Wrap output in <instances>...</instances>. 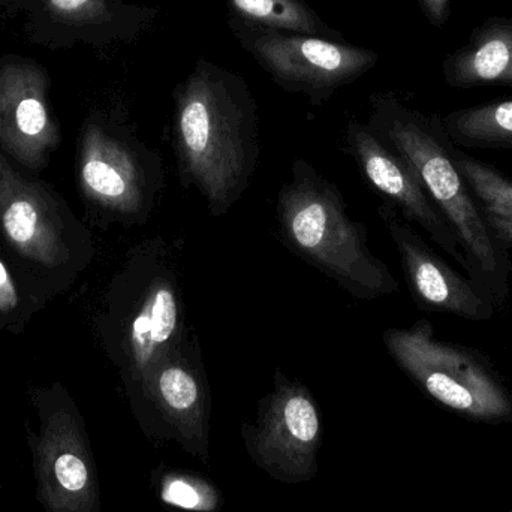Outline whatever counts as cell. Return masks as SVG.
I'll return each instance as SVG.
<instances>
[{"label":"cell","instance_id":"cell-1","mask_svg":"<svg viewBox=\"0 0 512 512\" xmlns=\"http://www.w3.org/2000/svg\"><path fill=\"white\" fill-rule=\"evenodd\" d=\"M173 144L182 185L200 192L210 215H227L258 165V107L248 83L198 60L174 90Z\"/></svg>","mask_w":512,"mask_h":512},{"label":"cell","instance_id":"cell-2","mask_svg":"<svg viewBox=\"0 0 512 512\" xmlns=\"http://www.w3.org/2000/svg\"><path fill=\"white\" fill-rule=\"evenodd\" d=\"M93 325L129 387H144L156 363L188 339L176 255L167 240H144L126 254L102 294Z\"/></svg>","mask_w":512,"mask_h":512},{"label":"cell","instance_id":"cell-3","mask_svg":"<svg viewBox=\"0 0 512 512\" xmlns=\"http://www.w3.org/2000/svg\"><path fill=\"white\" fill-rule=\"evenodd\" d=\"M366 125L412 165L456 234L468 261L469 277L486 286L496 306H502L510 294V254L493 239L465 177L454 165V144L445 132L441 114L415 110L394 93H375L370 98Z\"/></svg>","mask_w":512,"mask_h":512},{"label":"cell","instance_id":"cell-4","mask_svg":"<svg viewBox=\"0 0 512 512\" xmlns=\"http://www.w3.org/2000/svg\"><path fill=\"white\" fill-rule=\"evenodd\" d=\"M277 224L289 251L360 300L399 292L388 265L369 248L366 225L348 215L342 192L309 162L295 159L277 195Z\"/></svg>","mask_w":512,"mask_h":512},{"label":"cell","instance_id":"cell-5","mask_svg":"<svg viewBox=\"0 0 512 512\" xmlns=\"http://www.w3.org/2000/svg\"><path fill=\"white\" fill-rule=\"evenodd\" d=\"M0 243L50 298L68 291L96 256L92 233L65 198L3 153Z\"/></svg>","mask_w":512,"mask_h":512},{"label":"cell","instance_id":"cell-6","mask_svg":"<svg viewBox=\"0 0 512 512\" xmlns=\"http://www.w3.org/2000/svg\"><path fill=\"white\" fill-rule=\"evenodd\" d=\"M77 186L98 224L149 222L165 185L164 162L119 117L93 110L77 141Z\"/></svg>","mask_w":512,"mask_h":512},{"label":"cell","instance_id":"cell-7","mask_svg":"<svg viewBox=\"0 0 512 512\" xmlns=\"http://www.w3.org/2000/svg\"><path fill=\"white\" fill-rule=\"evenodd\" d=\"M382 342L397 366L451 411L490 423L512 417L511 393L489 358L469 346L438 339L427 319L409 328H390Z\"/></svg>","mask_w":512,"mask_h":512},{"label":"cell","instance_id":"cell-8","mask_svg":"<svg viewBox=\"0 0 512 512\" xmlns=\"http://www.w3.org/2000/svg\"><path fill=\"white\" fill-rule=\"evenodd\" d=\"M38 429L26 424L35 499L44 512H98L83 417L65 385L32 387Z\"/></svg>","mask_w":512,"mask_h":512},{"label":"cell","instance_id":"cell-9","mask_svg":"<svg viewBox=\"0 0 512 512\" xmlns=\"http://www.w3.org/2000/svg\"><path fill=\"white\" fill-rule=\"evenodd\" d=\"M228 24L277 86L301 93L313 105L322 104L340 87L363 77L379 60L375 51L345 41L268 29L231 17Z\"/></svg>","mask_w":512,"mask_h":512},{"label":"cell","instance_id":"cell-10","mask_svg":"<svg viewBox=\"0 0 512 512\" xmlns=\"http://www.w3.org/2000/svg\"><path fill=\"white\" fill-rule=\"evenodd\" d=\"M50 72L32 57H0V153L38 177L62 144L51 105Z\"/></svg>","mask_w":512,"mask_h":512},{"label":"cell","instance_id":"cell-11","mask_svg":"<svg viewBox=\"0 0 512 512\" xmlns=\"http://www.w3.org/2000/svg\"><path fill=\"white\" fill-rule=\"evenodd\" d=\"M20 12L32 44L63 50L128 44L149 29L159 9L126 0H21Z\"/></svg>","mask_w":512,"mask_h":512},{"label":"cell","instance_id":"cell-12","mask_svg":"<svg viewBox=\"0 0 512 512\" xmlns=\"http://www.w3.org/2000/svg\"><path fill=\"white\" fill-rule=\"evenodd\" d=\"M379 215L399 252L406 283L418 309L474 322L490 321L495 316L498 306L486 286L451 267L393 207L382 204Z\"/></svg>","mask_w":512,"mask_h":512},{"label":"cell","instance_id":"cell-13","mask_svg":"<svg viewBox=\"0 0 512 512\" xmlns=\"http://www.w3.org/2000/svg\"><path fill=\"white\" fill-rule=\"evenodd\" d=\"M346 144L364 179L384 198L385 204L402 213L406 222L417 224L469 276L468 261L456 234L427 194L412 165L379 140L366 123L357 120L346 126Z\"/></svg>","mask_w":512,"mask_h":512},{"label":"cell","instance_id":"cell-14","mask_svg":"<svg viewBox=\"0 0 512 512\" xmlns=\"http://www.w3.org/2000/svg\"><path fill=\"white\" fill-rule=\"evenodd\" d=\"M442 75L453 89L512 87V18L478 24L468 42L445 57Z\"/></svg>","mask_w":512,"mask_h":512},{"label":"cell","instance_id":"cell-15","mask_svg":"<svg viewBox=\"0 0 512 512\" xmlns=\"http://www.w3.org/2000/svg\"><path fill=\"white\" fill-rule=\"evenodd\" d=\"M454 165L465 177L484 224L504 251H512V179L460 147L451 149Z\"/></svg>","mask_w":512,"mask_h":512},{"label":"cell","instance_id":"cell-16","mask_svg":"<svg viewBox=\"0 0 512 512\" xmlns=\"http://www.w3.org/2000/svg\"><path fill=\"white\" fill-rule=\"evenodd\" d=\"M451 143L460 149L512 150V99H496L442 116Z\"/></svg>","mask_w":512,"mask_h":512},{"label":"cell","instance_id":"cell-17","mask_svg":"<svg viewBox=\"0 0 512 512\" xmlns=\"http://www.w3.org/2000/svg\"><path fill=\"white\" fill-rule=\"evenodd\" d=\"M230 17L268 29L288 30L345 41L306 0H225Z\"/></svg>","mask_w":512,"mask_h":512},{"label":"cell","instance_id":"cell-18","mask_svg":"<svg viewBox=\"0 0 512 512\" xmlns=\"http://www.w3.org/2000/svg\"><path fill=\"white\" fill-rule=\"evenodd\" d=\"M47 292L0 245V330L20 334L47 307Z\"/></svg>","mask_w":512,"mask_h":512},{"label":"cell","instance_id":"cell-19","mask_svg":"<svg viewBox=\"0 0 512 512\" xmlns=\"http://www.w3.org/2000/svg\"><path fill=\"white\" fill-rule=\"evenodd\" d=\"M165 499L170 504L179 505L182 508H195L200 504L198 493L183 481H173L165 490Z\"/></svg>","mask_w":512,"mask_h":512},{"label":"cell","instance_id":"cell-20","mask_svg":"<svg viewBox=\"0 0 512 512\" xmlns=\"http://www.w3.org/2000/svg\"><path fill=\"white\" fill-rule=\"evenodd\" d=\"M417 2L424 17L432 26L442 27L450 20L453 0H417Z\"/></svg>","mask_w":512,"mask_h":512},{"label":"cell","instance_id":"cell-21","mask_svg":"<svg viewBox=\"0 0 512 512\" xmlns=\"http://www.w3.org/2000/svg\"><path fill=\"white\" fill-rule=\"evenodd\" d=\"M21 0H0V9L6 14L15 15L20 12Z\"/></svg>","mask_w":512,"mask_h":512},{"label":"cell","instance_id":"cell-22","mask_svg":"<svg viewBox=\"0 0 512 512\" xmlns=\"http://www.w3.org/2000/svg\"><path fill=\"white\" fill-rule=\"evenodd\" d=\"M2 490H3V486H2V483H0V493H2Z\"/></svg>","mask_w":512,"mask_h":512}]
</instances>
